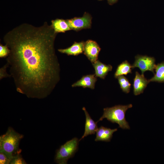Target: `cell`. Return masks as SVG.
I'll use <instances>...</instances> for the list:
<instances>
[{"label":"cell","instance_id":"11","mask_svg":"<svg viewBox=\"0 0 164 164\" xmlns=\"http://www.w3.org/2000/svg\"><path fill=\"white\" fill-rule=\"evenodd\" d=\"M118 130L117 128L111 129L101 126L96 132L95 141H97L110 142L113 136V133Z\"/></svg>","mask_w":164,"mask_h":164},{"label":"cell","instance_id":"6","mask_svg":"<svg viewBox=\"0 0 164 164\" xmlns=\"http://www.w3.org/2000/svg\"><path fill=\"white\" fill-rule=\"evenodd\" d=\"M156 65L155 60L153 57L147 56L137 55L135 56V60L132 65V69L138 68L141 71L142 74H144L147 71L152 72L154 74Z\"/></svg>","mask_w":164,"mask_h":164},{"label":"cell","instance_id":"3","mask_svg":"<svg viewBox=\"0 0 164 164\" xmlns=\"http://www.w3.org/2000/svg\"><path fill=\"white\" fill-rule=\"evenodd\" d=\"M132 107V104H130L125 105H118L111 108H104L103 115L97 122L106 118L113 123L118 124L119 128L123 129H129L130 127L126 120L125 114L127 110Z\"/></svg>","mask_w":164,"mask_h":164},{"label":"cell","instance_id":"17","mask_svg":"<svg viewBox=\"0 0 164 164\" xmlns=\"http://www.w3.org/2000/svg\"><path fill=\"white\" fill-rule=\"evenodd\" d=\"M117 78L122 91L126 93H129L131 84L128 79L123 75L119 76Z\"/></svg>","mask_w":164,"mask_h":164},{"label":"cell","instance_id":"12","mask_svg":"<svg viewBox=\"0 0 164 164\" xmlns=\"http://www.w3.org/2000/svg\"><path fill=\"white\" fill-rule=\"evenodd\" d=\"M84 41L74 42L70 47L63 49H59L58 51L60 53L68 55L77 56L84 52Z\"/></svg>","mask_w":164,"mask_h":164},{"label":"cell","instance_id":"15","mask_svg":"<svg viewBox=\"0 0 164 164\" xmlns=\"http://www.w3.org/2000/svg\"><path fill=\"white\" fill-rule=\"evenodd\" d=\"M155 73L154 76L149 80V82H164V62L156 65Z\"/></svg>","mask_w":164,"mask_h":164},{"label":"cell","instance_id":"8","mask_svg":"<svg viewBox=\"0 0 164 164\" xmlns=\"http://www.w3.org/2000/svg\"><path fill=\"white\" fill-rule=\"evenodd\" d=\"M149 83V80L145 77L144 74H140L136 71L133 80L134 94L135 95H137L142 93Z\"/></svg>","mask_w":164,"mask_h":164},{"label":"cell","instance_id":"16","mask_svg":"<svg viewBox=\"0 0 164 164\" xmlns=\"http://www.w3.org/2000/svg\"><path fill=\"white\" fill-rule=\"evenodd\" d=\"M132 65L127 60L118 65L114 73V77L117 78L119 76L127 75L132 73Z\"/></svg>","mask_w":164,"mask_h":164},{"label":"cell","instance_id":"13","mask_svg":"<svg viewBox=\"0 0 164 164\" xmlns=\"http://www.w3.org/2000/svg\"><path fill=\"white\" fill-rule=\"evenodd\" d=\"M95 70V74L97 77L104 79L108 73L112 70V67L111 65H106L97 60L92 63Z\"/></svg>","mask_w":164,"mask_h":164},{"label":"cell","instance_id":"5","mask_svg":"<svg viewBox=\"0 0 164 164\" xmlns=\"http://www.w3.org/2000/svg\"><path fill=\"white\" fill-rule=\"evenodd\" d=\"M92 17L91 15L85 12L82 17H75L66 21L71 30L78 31L82 29L91 28Z\"/></svg>","mask_w":164,"mask_h":164},{"label":"cell","instance_id":"2","mask_svg":"<svg viewBox=\"0 0 164 164\" xmlns=\"http://www.w3.org/2000/svg\"><path fill=\"white\" fill-rule=\"evenodd\" d=\"M23 137V135L9 127L5 133L0 136V152L4 153L11 160L15 156L21 154L22 150L19 145Z\"/></svg>","mask_w":164,"mask_h":164},{"label":"cell","instance_id":"21","mask_svg":"<svg viewBox=\"0 0 164 164\" xmlns=\"http://www.w3.org/2000/svg\"><path fill=\"white\" fill-rule=\"evenodd\" d=\"M8 65L6 64L3 67L0 69V79L5 77H8L9 75L6 72V68L8 67Z\"/></svg>","mask_w":164,"mask_h":164},{"label":"cell","instance_id":"4","mask_svg":"<svg viewBox=\"0 0 164 164\" xmlns=\"http://www.w3.org/2000/svg\"><path fill=\"white\" fill-rule=\"evenodd\" d=\"M79 140L75 137L66 142L57 149L54 161L58 164H67L69 159L72 158L78 149Z\"/></svg>","mask_w":164,"mask_h":164},{"label":"cell","instance_id":"1","mask_svg":"<svg viewBox=\"0 0 164 164\" xmlns=\"http://www.w3.org/2000/svg\"><path fill=\"white\" fill-rule=\"evenodd\" d=\"M57 34L45 22L38 27L22 23L4 35L10 51L6 64L18 92L41 99L54 90L60 78L54 48Z\"/></svg>","mask_w":164,"mask_h":164},{"label":"cell","instance_id":"22","mask_svg":"<svg viewBox=\"0 0 164 164\" xmlns=\"http://www.w3.org/2000/svg\"><path fill=\"white\" fill-rule=\"evenodd\" d=\"M118 0H107L108 4L110 5H112L116 3Z\"/></svg>","mask_w":164,"mask_h":164},{"label":"cell","instance_id":"23","mask_svg":"<svg viewBox=\"0 0 164 164\" xmlns=\"http://www.w3.org/2000/svg\"><path fill=\"white\" fill-rule=\"evenodd\" d=\"M99 0V1H102V0Z\"/></svg>","mask_w":164,"mask_h":164},{"label":"cell","instance_id":"19","mask_svg":"<svg viewBox=\"0 0 164 164\" xmlns=\"http://www.w3.org/2000/svg\"><path fill=\"white\" fill-rule=\"evenodd\" d=\"M10 50L7 46L5 44H0V57L4 58L7 57L10 53Z\"/></svg>","mask_w":164,"mask_h":164},{"label":"cell","instance_id":"20","mask_svg":"<svg viewBox=\"0 0 164 164\" xmlns=\"http://www.w3.org/2000/svg\"><path fill=\"white\" fill-rule=\"evenodd\" d=\"M10 159L4 153L0 152V164H9Z\"/></svg>","mask_w":164,"mask_h":164},{"label":"cell","instance_id":"14","mask_svg":"<svg viewBox=\"0 0 164 164\" xmlns=\"http://www.w3.org/2000/svg\"><path fill=\"white\" fill-rule=\"evenodd\" d=\"M51 25L54 32L56 33H64L71 30L66 20L63 19H56L52 20Z\"/></svg>","mask_w":164,"mask_h":164},{"label":"cell","instance_id":"18","mask_svg":"<svg viewBox=\"0 0 164 164\" xmlns=\"http://www.w3.org/2000/svg\"><path fill=\"white\" fill-rule=\"evenodd\" d=\"M27 164L26 162L20 154L13 157L11 160L9 164Z\"/></svg>","mask_w":164,"mask_h":164},{"label":"cell","instance_id":"7","mask_svg":"<svg viewBox=\"0 0 164 164\" xmlns=\"http://www.w3.org/2000/svg\"><path fill=\"white\" fill-rule=\"evenodd\" d=\"M101 50L99 45L94 40L89 39L84 42V54L92 63L97 60Z\"/></svg>","mask_w":164,"mask_h":164},{"label":"cell","instance_id":"10","mask_svg":"<svg viewBox=\"0 0 164 164\" xmlns=\"http://www.w3.org/2000/svg\"><path fill=\"white\" fill-rule=\"evenodd\" d=\"M97 77L95 74L84 76L80 80L72 84V87H80L94 89L95 84L97 81Z\"/></svg>","mask_w":164,"mask_h":164},{"label":"cell","instance_id":"9","mask_svg":"<svg viewBox=\"0 0 164 164\" xmlns=\"http://www.w3.org/2000/svg\"><path fill=\"white\" fill-rule=\"evenodd\" d=\"M82 110L84 111L86 116L85 130L84 134L79 140V141L89 135L94 134L98 128L97 122H95L91 118L85 108L83 107Z\"/></svg>","mask_w":164,"mask_h":164}]
</instances>
